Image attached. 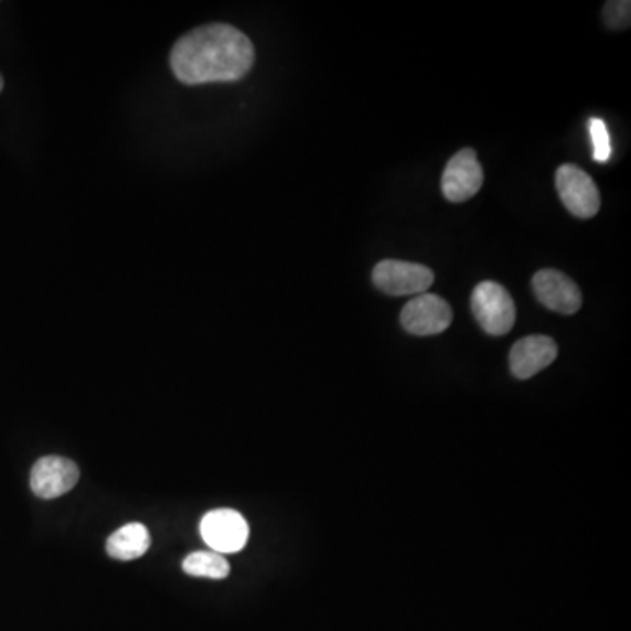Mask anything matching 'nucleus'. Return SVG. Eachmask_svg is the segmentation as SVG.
<instances>
[{"label": "nucleus", "mask_w": 631, "mask_h": 631, "mask_svg": "<svg viewBox=\"0 0 631 631\" xmlns=\"http://www.w3.org/2000/svg\"><path fill=\"white\" fill-rule=\"evenodd\" d=\"M2 88H4V79L0 76V92H2Z\"/></svg>", "instance_id": "obj_15"}, {"label": "nucleus", "mask_w": 631, "mask_h": 631, "mask_svg": "<svg viewBox=\"0 0 631 631\" xmlns=\"http://www.w3.org/2000/svg\"><path fill=\"white\" fill-rule=\"evenodd\" d=\"M630 14L631 2L628 0H612V2H607L606 8H603L607 25L610 29H618V31H623L630 26Z\"/></svg>", "instance_id": "obj_14"}, {"label": "nucleus", "mask_w": 631, "mask_h": 631, "mask_svg": "<svg viewBox=\"0 0 631 631\" xmlns=\"http://www.w3.org/2000/svg\"><path fill=\"white\" fill-rule=\"evenodd\" d=\"M470 306L481 329L490 335H505L516 323L514 300L499 282H479L473 288Z\"/></svg>", "instance_id": "obj_2"}, {"label": "nucleus", "mask_w": 631, "mask_h": 631, "mask_svg": "<svg viewBox=\"0 0 631 631\" xmlns=\"http://www.w3.org/2000/svg\"><path fill=\"white\" fill-rule=\"evenodd\" d=\"M79 481V469L74 461L62 457H44L31 472V488L39 499L53 500L65 495Z\"/></svg>", "instance_id": "obj_9"}, {"label": "nucleus", "mask_w": 631, "mask_h": 631, "mask_svg": "<svg viewBox=\"0 0 631 631\" xmlns=\"http://www.w3.org/2000/svg\"><path fill=\"white\" fill-rule=\"evenodd\" d=\"M402 327L413 335H437L446 332L452 323V311L439 295L421 293L402 309Z\"/></svg>", "instance_id": "obj_6"}, {"label": "nucleus", "mask_w": 631, "mask_h": 631, "mask_svg": "<svg viewBox=\"0 0 631 631\" xmlns=\"http://www.w3.org/2000/svg\"><path fill=\"white\" fill-rule=\"evenodd\" d=\"M484 183V172L475 151L466 148L449 160L442 174V193L449 202L460 204L478 195Z\"/></svg>", "instance_id": "obj_7"}, {"label": "nucleus", "mask_w": 631, "mask_h": 631, "mask_svg": "<svg viewBox=\"0 0 631 631\" xmlns=\"http://www.w3.org/2000/svg\"><path fill=\"white\" fill-rule=\"evenodd\" d=\"M201 535L205 544L220 555L239 553L249 538L248 521L232 509H216L201 521Z\"/></svg>", "instance_id": "obj_5"}, {"label": "nucleus", "mask_w": 631, "mask_h": 631, "mask_svg": "<svg viewBox=\"0 0 631 631\" xmlns=\"http://www.w3.org/2000/svg\"><path fill=\"white\" fill-rule=\"evenodd\" d=\"M255 64L248 35L226 23H210L184 34L171 52V68L184 85L239 82Z\"/></svg>", "instance_id": "obj_1"}, {"label": "nucleus", "mask_w": 631, "mask_h": 631, "mask_svg": "<svg viewBox=\"0 0 631 631\" xmlns=\"http://www.w3.org/2000/svg\"><path fill=\"white\" fill-rule=\"evenodd\" d=\"M372 281L383 293L392 297L427 293L436 274L427 265L402 260H383L374 267Z\"/></svg>", "instance_id": "obj_4"}, {"label": "nucleus", "mask_w": 631, "mask_h": 631, "mask_svg": "<svg viewBox=\"0 0 631 631\" xmlns=\"http://www.w3.org/2000/svg\"><path fill=\"white\" fill-rule=\"evenodd\" d=\"M589 132H591V141H593L595 160L600 163L609 162L612 148H610L609 130L601 118H593L589 121Z\"/></svg>", "instance_id": "obj_13"}, {"label": "nucleus", "mask_w": 631, "mask_h": 631, "mask_svg": "<svg viewBox=\"0 0 631 631\" xmlns=\"http://www.w3.org/2000/svg\"><path fill=\"white\" fill-rule=\"evenodd\" d=\"M556 356H558V346L553 339L547 335H530V338L520 339L512 346L509 365H511L514 377L530 379L549 367Z\"/></svg>", "instance_id": "obj_10"}, {"label": "nucleus", "mask_w": 631, "mask_h": 631, "mask_svg": "<svg viewBox=\"0 0 631 631\" xmlns=\"http://www.w3.org/2000/svg\"><path fill=\"white\" fill-rule=\"evenodd\" d=\"M183 570L193 577L225 579L231 574V564L225 556L214 550H196L183 559Z\"/></svg>", "instance_id": "obj_12"}, {"label": "nucleus", "mask_w": 631, "mask_h": 631, "mask_svg": "<svg viewBox=\"0 0 631 631\" xmlns=\"http://www.w3.org/2000/svg\"><path fill=\"white\" fill-rule=\"evenodd\" d=\"M151 546V535L141 523H130L116 530L111 537L107 538V555L121 562L141 558Z\"/></svg>", "instance_id": "obj_11"}, {"label": "nucleus", "mask_w": 631, "mask_h": 631, "mask_svg": "<svg viewBox=\"0 0 631 631\" xmlns=\"http://www.w3.org/2000/svg\"><path fill=\"white\" fill-rule=\"evenodd\" d=\"M556 189L565 207L576 218L589 220L600 211L601 199L597 183L580 167L565 163L556 172Z\"/></svg>", "instance_id": "obj_3"}, {"label": "nucleus", "mask_w": 631, "mask_h": 631, "mask_svg": "<svg viewBox=\"0 0 631 631\" xmlns=\"http://www.w3.org/2000/svg\"><path fill=\"white\" fill-rule=\"evenodd\" d=\"M535 297L542 306L559 314H576L582 306L579 286L567 274L555 269L538 270L534 276Z\"/></svg>", "instance_id": "obj_8"}]
</instances>
